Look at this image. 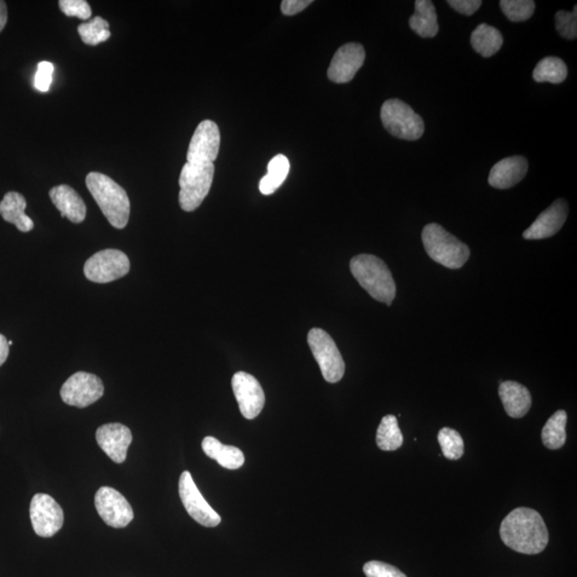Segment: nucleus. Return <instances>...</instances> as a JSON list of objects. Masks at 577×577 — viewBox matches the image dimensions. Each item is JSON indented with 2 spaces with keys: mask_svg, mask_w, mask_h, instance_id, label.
I'll return each instance as SVG.
<instances>
[{
  "mask_svg": "<svg viewBox=\"0 0 577 577\" xmlns=\"http://www.w3.org/2000/svg\"><path fill=\"white\" fill-rule=\"evenodd\" d=\"M499 534L508 547L525 555L544 552L548 544L545 519L530 508L512 510L501 522Z\"/></svg>",
  "mask_w": 577,
  "mask_h": 577,
  "instance_id": "nucleus-1",
  "label": "nucleus"
},
{
  "mask_svg": "<svg viewBox=\"0 0 577 577\" xmlns=\"http://www.w3.org/2000/svg\"><path fill=\"white\" fill-rule=\"evenodd\" d=\"M86 186L109 224L117 229L125 228L130 219L131 204L124 188L99 172H90L86 178Z\"/></svg>",
  "mask_w": 577,
  "mask_h": 577,
  "instance_id": "nucleus-2",
  "label": "nucleus"
},
{
  "mask_svg": "<svg viewBox=\"0 0 577 577\" xmlns=\"http://www.w3.org/2000/svg\"><path fill=\"white\" fill-rule=\"evenodd\" d=\"M350 269L355 279L374 299L391 305L396 298V282L382 259L362 253L351 260Z\"/></svg>",
  "mask_w": 577,
  "mask_h": 577,
  "instance_id": "nucleus-3",
  "label": "nucleus"
},
{
  "mask_svg": "<svg viewBox=\"0 0 577 577\" xmlns=\"http://www.w3.org/2000/svg\"><path fill=\"white\" fill-rule=\"evenodd\" d=\"M421 239L429 257L447 269L457 270L463 267L471 256L469 246L449 234L441 224H426Z\"/></svg>",
  "mask_w": 577,
  "mask_h": 577,
  "instance_id": "nucleus-4",
  "label": "nucleus"
},
{
  "mask_svg": "<svg viewBox=\"0 0 577 577\" xmlns=\"http://www.w3.org/2000/svg\"><path fill=\"white\" fill-rule=\"evenodd\" d=\"M215 171V164H190L187 161L183 166L179 179V204L183 211L198 209L210 192Z\"/></svg>",
  "mask_w": 577,
  "mask_h": 577,
  "instance_id": "nucleus-5",
  "label": "nucleus"
},
{
  "mask_svg": "<svg viewBox=\"0 0 577 577\" xmlns=\"http://www.w3.org/2000/svg\"><path fill=\"white\" fill-rule=\"evenodd\" d=\"M380 120L392 136L404 141H417L424 135L423 118L399 99L386 101L380 108Z\"/></svg>",
  "mask_w": 577,
  "mask_h": 577,
  "instance_id": "nucleus-6",
  "label": "nucleus"
},
{
  "mask_svg": "<svg viewBox=\"0 0 577 577\" xmlns=\"http://www.w3.org/2000/svg\"><path fill=\"white\" fill-rule=\"evenodd\" d=\"M307 342L323 378L328 383H338L343 378L345 363L334 339L321 328H313L308 333Z\"/></svg>",
  "mask_w": 577,
  "mask_h": 577,
  "instance_id": "nucleus-7",
  "label": "nucleus"
},
{
  "mask_svg": "<svg viewBox=\"0 0 577 577\" xmlns=\"http://www.w3.org/2000/svg\"><path fill=\"white\" fill-rule=\"evenodd\" d=\"M130 270V260L118 250H104L87 260L84 273L87 279L107 284L125 276Z\"/></svg>",
  "mask_w": 577,
  "mask_h": 577,
  "instance_id": "nucleus-8",
  "label": "nucleus"
},
{
  "mask_svg": "<svg viewBox=\"0 0 577 577\" xmlns=\"http://www.w3.org/2000/svg\"><path fill=\"white\" fill-rule=\"evenodd\" d=\"M104 395L102 380L96 375L77 372L62 385L60 396L68 406L84 408L101 399Z\"/></svg>",
  "mask_w": 577,
  "mask_h": 577,
  "instance_id": "nucleus-9",
  "label": "nucleus"
},
{
  "mask_svg": "<svg viewBox=\"0 0 577 577\" xmlns=\"http://www.w3.org/2000/svg\"><path fill=\"white\" fill-rule=\"evenodd\" d=\"M179 494L184 508L196 522L206 527H216L222 517L207 503L194 482L189 472H183L179 481Z\"/></svg>",
  "mask_w": 577,
  "mask_h": 577,
  "instance_id": "nucleus-10",
  "label": "nucleus"
},
{
  "mask_svg": "<svg viewBox=\"0 0 577 577\" xmlns=\"http://www.w3.org/2000/svg\"><path fill=\"white\" fill-rule=\"evenodd\" d=\"M29 513L34 533L42 538H50L60 532L65 521L62 508L48 494L34 495Z\"/></svg>",
  "mask_w": 577,
  "mask_h": 577,
  "instance_id": "nucleus-11",
  "label": "nucleus"
},
{
  "mask_svg": "<svg viewBox=\"0 0 577 577\" xmlns=\"http://www.w3.org/2000/svg\"><path fill=\"white\" fill-rule=\"evenodd\" d=\"M95 504L97 513L108 527L124 528L134 518L129 501L113 488L102 487L97 490Z\"/></svg>",
  "mask_w": 577,
  "mask_h": 577,
  "instance_id": "nucleus-12",
  "label": "nucleus"
},
{
  "mask_svg": "<svg viewBox=\"0 0 577 577\" xmlns=\"http://www.w3.org/2000/svg\"><path fill=\"white\" fill-rule=\"evenodd\" d=\"M221 147V132L211 120H205L195 130L187 159L190 164H215Z\"/></svg>",
  "mask_w": 577,
  "mask_h": 577,
  "instance_id": "nucleus-13",
  "label": "nucleus"
},
{
  "mask_svg": "<svg viewBox=\"0 0 577 577\" xmlns=\"http://www.w3.org/2000/svg\"><path fill=\"white\" fill-rule=\"evenodd\" d=\"M233 389L242 415L246 419H255L265 404L264 391L258 380L250 373L236 372L233 378Z\"/></svg>",
  "mask_w": 577,
  "mask_h": 577,
  "instance_id": "nucleus-14",
  "label": "nucleus"
},
{
  "mask_svg": "<svg viewBox=\"0 0 577 577\" xmlns=\"http://www.w3.org/2000/svg\"><path fill=\"white\" fill-rule=\"evenodd\" d=\"M366 60V51L360 43H346L334 53L327 77L333 83L345 84L354 78Z\"/></svg>",
  "mask_w": 577,
  "mask_h": 577,
  "instance_id": "nucleus-15",
  "label": "nucleus"
},
{
  "mask_svg": "<svg viewBox=\"0 0 577 577\" xmlns=\"http://www.w3.org/2000/svg\"><path fill=\"white\" fill-rule=\"evenodd\" d=\"M569 206L564 199L554 201L551 206L541 213L530 227L524 231L525 240H544L551 238L561 230L567 221Z\"/></svg>",
  "mask_w": 577,
  "mask_h": 577,
  "instance_id": "nucleus-16",
  "label": "nucleus"
},
{
  "mask_svg": "<svg viewBox=\"0 0 577 577\" xmlns=\"http://www.w3.org/2000/svg\"><path fill=\"white\" fill-rule=\"evenodd\" d=\"M96 442L114 463H124L133 435L128 426L121 424H107L100 426L96 433Z\"/></svg>",
  "mask_w": 577,
  "mask_h": 577,
  "instance_id": "nucleus-17",
  "label": "nucleus"
},
{
  "mask_svg": "<svg viewBox=\"0 0 577 577\" xmlns=\"http://www.w3.org/2000/svg\"><path fill=\"white\" fill-rule=\"evenodd\" d=\"M528 160L524 157L506 158L496 163L490 171L489 184L498 189L511 188L527 177Z\"/></svg>",
  "mask_w": 577,
  "mask_h": 577,
  "instance_id": "nucleus-18",
  "label": "nucleus"
},
{
  "mask_svg": "<svg viewBox=\"0 0 577 577\" xmlns=\"http://www.w3.org/2000/svg\"><path fill=\"white\" fill-rule=\"evenodd\" d=\"M50 197L60 211L61 217H67L74 224L83 223L87 215L84 200L75 190L66 184L50 190Z\"/></svg>",
  "mask_w": 577,
  "mask_h": 577,
  "instance_id": "nucleus-19",
  "label": "nucleus"
},
{
  "mask_svg": "<svg viewBox=\"0 0 577 577\" xmlns=\"http://www.w3.org/2000/svg\"><path fill=\"white\" fill-rule=\"evenodd\" d=\"M499 394L505 411L511 418H522L532 407V395L524 385L515 380L501 382Z\"/></svg>",
  "mask_w": 577,
  "mask_h": 577,
  "instance_id": "nucleus-20",
  "label": "nucleus"
},
{
  "mask_svg": "<svg viewBox=\"0 0 577 577\" xmlns=\"http://www.w3.org/2000/svg\"><path fill=\"white\" fill-rule=\"evenodd\" d=\"M26 206L27 202L24 196L10 192L5 194L0 202V215L5 222L15 224L22 233H29L33 229V222L31 217L26 215Z\"/></svg>",
  "mask_w": 577,
  "mask_h": 577,
  "instance_id": "nucleus-21",
  "label": "nucleus"
},
{
  "mask_svg": "<svg viewBox=\"0 0 577 577\" xmlns=\"http://www.w3.org/2000/svg\"><path fill=\"white\" fill-rule=\"evenodd\" d=\"M408 25L421 38H433L438 33L437 14L431 0H417L415 14L408 21Z\"/></svg>",
  "mask_w": 577,
  "mask_h": 577,
  "instance_id": "nucleus-22",
  "label": "nucleus"
},
{
  "mask_svg": "<svg viewBox=\"0 0 577 577\" xmlns=\"http://www.w3.org/2000/svg\"><path fill=\"white\" fill-rule=\"evenodd\" d=\"M202 449L207 457L216 460L217 463L227 470H238L243 466L245 458L241 449L224 446L215 437L206 436L202 441Z\"/></svg>",
  "mask_w": 577,
  "mask_h": 577,
  "instance_id": "nucleus-23",
  "label": "nucleus"
},
{
  "mask_svg": "<svg viewBox=\"0 0 577 577\" xmlns=\"http://www.w3.org/2000/svg\"><path fill=\"white\" fill-rule=\"evenodd\" d=\"M504 38L499 29L488 24L477 26L471 36V44L478 54L484 58L492 57L503 46Z\"/></svg>",
  "mask_w": 577,
  "mask_h": 577,
  "instance_id": "nucleus-24",
  "label": "nucleus"
},
{
  "mask_svg": "<svg viewBox=\"0 0 577 577\" xmlns=\"http://www.w3.org/2000/svg\"><path fill=\"white\" fill-rule=\"evenodd\" d=\"M288 171H290V161L285 155H276L270 160L267 175L260 181V192L267 196L274 194L285 182Z\"/></svg>",
  "mask_w": 577,
  "mask_h": 577,
  "instance_id": "nucleus-25",
  "label": "nucleus"
},
{
  "mask_svg": "<svg viewBox=\"0 0 577 577\" xmlns=\"http://www.w3.org/2000/svg\"><path fill=\"white\" fill-rule=\"evenodd\" d=\"M567 420L568 415L563 409H559L547 420L541 435L542 443L546 448L556 450L564 445L567 441V433H565Z\"/></svg>",
  "mask_w": 577,
  "mask_h": 577,
  "instance_id": "nucleus-26",
  "label": "nucleus"
},
{
  "mask_svg": "<svg viewBox=\"0 0 577 577\" xmlns=\"http://www.w3.org/2000/svg\"><path fill=\"white\" fill-rule=\"evenodd\" d=\"M568 77V68L558 57H545L536 66L533 78L536 83L562 84Z\"/></svg>",
  "mask_w": 577,
  "mask_h": 577,
  "instance_id": "nucleus-27",
  "label": "nucleus"
},
{
  "mask_svg": "<svg viewBox=\"0 0 577 577\" xmlns=\"http://www.w3.org/2000/svg\"><path fill=\"white\" fill-rule=\"evenodd\" d=\"M377 444L384 452H395L403 444V435L394 415L384 417L377 431Z\"/></svg>",
  "mask_w": 577,
  "mask_h": 577,
  "instance_id": "nucleus-28",
  "label": "nucleus"
},
{
  "mask_svg": "<svg viewBox=\"0 0 577 577\" xmlns=\"http://www.w3.org/2000/svg\"><path fill=\"white\" fill-rule=\"evenodd\" d=\"M78 33L82 41L90 46L99 45L111 38L108 22L101 16H96L94 20L80 24Z\"/></svg>",
  "mask_w": 577,
  "mask_h": 577,
  "instance_id": "nucleus-29",
  "label": "nucleus"
},
{
  "mask_svg": "<svg viewBox=\"0 0 577 577\" xmlns=\"http://www.w3.org/2000/svg\"><path fill=\"white\" fill-rule=\"evenodd\" d=\"M437 440L446 459L455 461L463 457L464 442L458 431L443 428L438 432Z\"/></svg>",
  "mask_w": 577,
  "mask_h": 577,
  "instance_id": "nucleus-30",
  "label": "nucleus"
},
{
  "mask_svg": "<svg viewBox=\"0 0 577 577\" xmlns=\"http://www.w3.org/2000/svg\"><path fill=\"white\" fill-rule=\"evenodd\" d=\"M501 10L511 22H524L533 16L536 3L533 0H501Z\"/></svg>",
  "mask_w": 577,
  "mask_h": 577,
  "instance_id": "nucleus-31",
  "label": "nucleus"
},
{
  "mask_svg": "<svg viewBox=\"0 0 577 577\" xmlns=\"http://www.w3.org/2000/svg\"><path fill=\"white\" fill-rule=\"evenodd\" d=\"M556 29L563 38L574 40L577 37V5L573 13L558 11L555 15Z\"/></svg>",
  "mask_w": 577,
  "mask_h": 577,
  "instance_id": "nucleus-32",
  "label": "nucleus"
},
{
  "mask_svg": "<svg viewBox=\"0 0 577 577\" xmlns=\"http://www.w3.org/2000/svg\"><path fill=\"white\" fill-rule=\"evenodd\" d=\"M60 8L67 16H77L80 20H89L92 15L90 5L86 0H60Z\"/></svg>",
  "mask_w": 577,
  "mask_h": 577,
  "instance_id": "nucleus-33",
  "label": "nucleus"
},
{
  "mask_svg": "<svg viewBox=\"0 0 577 577\" xmlns=\"http://www.w3.org/2000/svg\"><path fill=\"white\" fill-rule=\"evenodd\" d=\"M363 573L367 577H408L394 565L377 561L365 563Z\"/></svg>",
  "mask_w": 577,
  "mask_h": 577,
  "instance_id": "nucleus-34",
  "label": "nucleus"
},
{
  "mask_svg": "<svg viewBox=\"0 0 577 577\" xmlns=\"http://www.w3.org/2000/svg\"><path fill=\"white\" fill-rule=\"evenodd\" d=\"M54 66L49 61L40 62L36 78H34V86L40 91L46 92L50 90L51 82H53Z\"/></svg>",
  "mask_w": 577,
  "mask_h": 577,
  "instance_id": "nucleus-35",
  "label": "nucleus"
},
{
  "mask_svg": "<svg viewBox=\"0 0 577 577\" xmlns=\"http://www.w3.org/2000/svg\"><path fill=\"white\" fill-rule=\"evenodd\" d=\"M447 4L457 13L467 16L472 15L481 7V0H448Z\"/></svg>",
  "mask_w": 577,
  "mask_h": 577,
  "instance_id": "nucleus-36",
  "label": "nucleus"
},
{
  "mask_svg": "<svg viewBox=\"0 0 577 577\" xmlns=\"http://www.w3.org/2000/svg\"><path fill=\"white\" fill-rule=\"evenodd\" d=\"M313 0H284L281 3V13L287 16L296 15L309 7Z\"/></svg>",
  "mask_w": 577,
  "mask_h": 577,
  "instance_id": "nucleus-37",
  "label": "nucleus"
},
{
  "mask_svg": "<svg viewBox=\"0 0 577 577\" xmlns=\"http://www.w3.org/2000/svg\"><path fill=\"white\" fill-rule=\"evenodd\" d=\"M9 355L8 340L0 334V366L4 365V362L7 361Z\"/></svg>",
  "mask_w": 577,
  "mask_h": 577,
  "instance_id": "nucleus-38",
  "label": "nucleus"
},
{
  "mask_svg": "<svg viewBox=\"0 0 577 577\" xmlns=\"http://www.w3.org/2000/svg\"><path fill=\"white\" fill-rule=\"evenodd\" d=\"M8 21V9L7 4L0 0V32H2L3 29L5 25H7Z\"/></svg>",
  "mask_w": 577,
  "mask_h": 577,
  "instance_id": "nucleus-39",
  "label": "nucleus"
},
{
  "mask_svg": "<svg viewBox=\"0 0 577 577\" xmlns=\"http://www.w3.org/2000/svg\"><path fill=\"white\" fill-rule=\"evenodd\" d=\"M13 344H14V342H8V345H9V346H10V345H13Z\"/></svg>",
  "mask_w": 577,
  "mask_h": 577,
  "instance_id": "nucleus-40",
  "label": "nucleus"
}]
</instances>
